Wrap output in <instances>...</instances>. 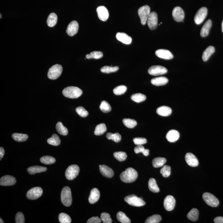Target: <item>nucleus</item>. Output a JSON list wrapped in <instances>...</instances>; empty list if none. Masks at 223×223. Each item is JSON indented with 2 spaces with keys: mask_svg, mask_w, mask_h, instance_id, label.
<instances>
[{
  "mask_svg": "<svg viewBox=\"0 0 223 223\" xmlns=\"http://www.w3.org/2000/svg\"><path fill=\"white\" fill-rule=\"evenodd\" d=\"M125 200L129 205L138 207L143 206L146 204V203L142 198L138 197L134 195L126 196L125 198Z\"/></svg>",
  "mask_w": 223,
  "mask_h": 223,
  "instance_id": "nucleus-4",
  "label": "nucleus"
},
{
  "mask_svg": "<svg viewBox=\"0 0 223 223\" xmlns=\"http://www.w3.org/2000/svg\"><path fill=\"white\" fill-rule=\"evenodd\" d=\"M107 131V127L105 124H100L96 126L94 131L95 135L100 136L103 134Z\"/></svg>",
  "mask_w": 223,
  "mask_h": 223,
  "instance_id": "nucleus-35",
  "label": "nucleus"
},
{
  "mask_svg": "<svg viewBox=\"0 0 223 223\" xmlns=\"http://www.w3.org/2000/svg\"><path fill=\"white\" fill-rule=\"evenodd\" d=\"M221 28H222V31L223 33V20L222 22V25H221Z\"/></svg>",
  "mask_w": 223,
  "mask_h": 223,
  "instance_id": "nucleus-58",
  "label": "nucleus"
},
{
  "mask_svg": "<svg viewBox=\"0 0 223 223\" xmlns=\"http://www.w3.org/2000/svg\"><path fill=\"white\" fill-rule=\"evenodd\" d=\"M114 157L120 162L125 161L127 157V154L124 152H116L114 153Z\"/></svg>",
  "mask_w": 223,
  "mask_h": 223,
  "instance_id": "nucleus-43",
  "label": "nucleus"
},
{
  "mask_svg": "<svg viewBox=\"0 0 223 223\" xmlns=\"http://www.w3.org/2000/svg\"><path fill=\"white\" fill-rule=\"evenodd\" d=\"M42 189L41 187H34L30 189L27 194V198L30 200H36L40 197L42 195Z\"/></svg>",
  "mask_w": 223,
  "mask_h": 223,
  "instance_id": "nucleus-10",
  "label": "nucleus"
},
{
  "mask_svg": "<svg viewBox=\"0 0 223 223\" xmlns=\"http://www.w3.org/2000/svg\"><path fill=\"white\" fill-rule=\"evenodd\" d=\"M62 67L61 65L56 64L54 65L49 70L48 76L51 80H55L58 78L62 72Z\"/></svg>",
  "mask_w": 223,
  "mask_h": 223,
  "instance_id": "nucleus-5",
  "label": "nucleus"
},
{
  "mask_svg": "<svg viewBox=\"0 0 223 223\" xmlns=\"http://www.w3.org/2000/svg\"><path fill=\"white\" fill-rule=\"evenodd\" d=\"M103 57V53L101 51H94L91 52L89 54L86 55V58L90 59L94 58L95 59H99Z\"/></svg>",
  "mask_w": 223,
  "mask_h": 223,
  "instance_id": "nucleus-41",
  "label": "nucleus"
},
{
  "mask_svg": "<svg viewBox=\"0 0 223 223\" xmlns=\"http://www.w3.org/2000/svg\"><path fill=\"white\" fill-rule=\"evenodd\" d=\"M134 143L136 145H142L145 144L147 142V140L144 138H135L134 139Z\"/></svg>",
  "mask_w": 223,
  "mask_h": 223,
  "instance_id": "nucleus-53",
  "label": "nucleus"
},
{
  "mask_svg": "<svg viewBox=\"0 0 223 223\" xmlns=\"http://www.w3.org/2000/svg\"><path fill=\"white\" fill-rule=\"evenodd\" d=\"M214 221L215 223H223V217L218 216L214 219Z\"/></svg>",
  "mask_w": 223,
  "mask_h": 223,
  "instance_id": "nucleus-56",
  "label": "nucleus"
},
{
  "mask_svg": "<svg viewBox=\"0 0 223 223\" xmlns=\"http://www.w3.org/2000/svg\"><path fill=\"white\" fill-rule=\"evenodd\" d=\"M0 221H0V223H4L3 220H2V219H1V218L0 219Z\"/></svg>",
  "mask_w": 223,
  "mask_h": 223,
  "instance_id": "nucleus-59",
  "label": "nucleus"
},
{
  "mask_svg": "<svg viewBox=\"0 0 223 223\" xmlns=\"http://www.w3.org/2000/svg\"><path fill=\"white\" fill-rule=\"evenodd\" d=\"M148 188L149 190L153 193H158L160 189L156 183V180L153 178H150L148 182Z\"/></svg>",
  "mask_w": 223,
  "mask_h": 223,
  "instance_id": "nucleus-32",
  "label": "nucleus"
},
{
  "mask_svg": "<svg viewBox=\"0 0 223 223\" xmlns=\"http://www.w3.org/2000/svg\"><path fill=\"white\" fill-rule=\"evenodd\" d=\"M16 223H24L25 220L24 216L22 213L17 212L16 216Z\"/></svg>",
  "mask_w": 223,
  "mask_h": 223,
  "instance_id": "nucleus-54",
  "label": "nucleus"
},
{
  "mask_svg": "<svg viewBox=\"0 0 223 223\" xmlns=\"http://www.w3.org/2000/svg\"><path fill=\"white\" fill-rule=\"evenodd\" d=\"M146 97L145 95L142 93H136L132 95L131 96V99L134 102L139 103L143 102L146 100Z\"/></svg>",
  "mask_w": 223,
  "mask_h": 223,
  "instance_id": "nucleus-37",
  "label": "nucleus"
},
{
  "mask_svg": "<svg viewBox=\"0 0 223 223\" xmlns=\"http://www.w3.org/2000/svg\"><path fill=\"white\" fill-rule=\"evenodd\" d=\"M172 16L174 20L176 22H181L184 18V12L181 7H176L173 10Z\"/></svg>",
  "mask_w": 223,
  "mask_h": 223,
  "instance_id": "nucleus-14",
  "label": "nucleus"
},
{
  "mask_svg": "<svg viewBox=\"0 0 223 223\" xmlns=\"http://www.w3.org/2000/svg\"><path fill=\"white\" fill-rule=\"evenodd\" d=\"M180 134L176 130H171L169 131L166 135V139L169 142H176L180 138Z\"/></svg>",
  "mask_w": 223,
  "mask_h": 223,
  "instance_id": "nucleus-23",
  "label": "nucleus"
},
{
  "mask_svg": "<svg viewBox=\"0 0 223 223\" xmlns=\"http://www.w3.org/2000/svg\"><path fill=\"white\" fill-rule=\"evenodd\" d=\"M57 17L55 13H51L48 17L47 23L49 27H54L57 24Z\"/></svg>",
  "mask_w": 223,
  "mask_h": 223,
  "instance_id": "nucleus-29",
  "label": "nucleus"
},
{
  "mask_svg": "<svg viewBox=\"0 0 223 223\" xmlns=\"http://www.w3.org/2000/svg\"><path fill=\"white\" fill-rule=\"evenodd\" d=\"M0 16H1V17H0V18L1 19V17H2V16H1V14H0Z\"/></svg>",
  "mask_w": 223,
  "mask_h": 223,
  "instance_id": "nucleus-60",
  "label": "nucleus"
},
{
  "mask_svg": "<svg viewBox=\"0 0 223 223\" xmlns=\"http://www.w3.org/2000/svg\"><path fill=\"white\" fill-rule=\"evenodd\" d=\"M100 109L102 112L107 113L111 111V105L107 101H102L100 106Z\"/></svg>",
  "mask_w": 223,
  "mask_h": 223,
  "instance_id": "nucleus-44",
  "label": "nucleus"
},
{
  "mask_svg": "<svg viewBox=\"0 0 223 223\" xmlns=\"http://www.w3.org/2000/svg\"><path fill=\"white\" fill-rule=\"evenodd\" d=\"M171 168L168 165H165L160 170V173L165 178H167L170 176L171 174Z\"/></svg>",
  "mask_w": 223,
  "mask_h": 223,
  "instance_id": "nucleus-50",
  "label": "nucleus"
},
{
  "mask_svg": "<svg viewBox=\"0 0 223 223\" xmlns=\"http://www.w3.org/2000/svg\"><path fill=\"white\" fill-rule=\"evenodd\" d=\"M139 16L142 25H145L150 14V9L148 5H145L140 7L138 10Z\"/></svg>",
  "mask_w": 223,
  "mask_h": 223,
  "instance_id": "nucleus-6",
  "label": "nucleus"
},
{
  "mask_svg": "<svg viewBox=\"0 0 223 223\" xmlns=\"http://www.w3.org/2000/svg\"><path fill=\"white\" fill-rule=\"evenodd\" d=\"M101 221V219L98 216L92 217L89 219L87 221V223H100Z\"/></svg>",
  "mask_w": 223,
  "mask_h": 223,
  "instance_id": "nucleus-55",
  "label": "nucleus"
},
{
  "mask_svg": "<svg viewBox=\"0 0 223 223\" xmlns=\"http://www.w3.org/2000/svg\"><path fill=\"white\" fill-rule=\"evenodd\" d=\"M16 183V179L10 175L2 176L0 180V185L2 186H12L15 184Z\"/></svg>",
  "mask_w": 223,
  "mask_h": 223,
  "instance_id": "nucleus-16",
  "label": "nucleus"
},
{
  "mask_svg": "<svg viewBox=\"0 0 223 223\" xmlns=\"http://www.w3.org/2000/svg\"><path fill=\"white\" fill-rule=\"evenodd\" d=\"M76 113L82 117H86L89 115V112L84 107L80 106L76 109Z\"/></svg>",
  "mask_w": 223,
  "mask_h": 223,
  "instance_id": "nucleus-51",
  "label": "nucleus"
},
{
  "mask_svg": "<svg viewBox=\"0 0 223 223\" xmlns=\"http://www.w3.org/2000/svg\"><path fill=\"white\" fill-rule=\"evenodd\" d=\"M138 176L137 171L132 168L130 167L121 173L120 178L123 182L130 183L136 181Z\"/></svg>",
  "mask_w": 223,
  "mask_h": 223,
  "instance_id": "nucleus-1",
  "label": "nucleus"
},
{
  "mask_svg": "<svg viewBox=\"0 0 223 223\" xmlns=\"http://www.w3.org/2000/svg\"><path fill=\"white\" fill-rule=\"evenodd\" d=\"M61 200L65 206L69 207L72 204V193L69 187H65L62 189L61 193Z\"/></svg>",
  "mask_w": 223,
  "mask_h": 223,
  "instance_id": "nucleus-3",
  "label": "nucleus"
},
{
  "mask_svg": "<svg viewBox=\"0 0 223 223\" xmlns=\"http://www.w3.org/2000/svg\"><path fill=\"white\" fill-rule=\"evenodd\" d=\"M106 137L108 140H112L116 143L120 142L121 139V135L118 133L115 134L108 133L106 134Z\"/></svg>",
  "mask_w": 223,
  "mask_h": 223,
  "instance_id": "nucleus-39",
  "label": "nucleus"
},
{
  "mask_svg": "<svg viewBox=\"0 0 223 223\" xmlns=\"http://www.w3.org/2000/svg\"><path fill=\"white\" fill-rule=\"evenodd\" d=\"M82 91L75 86H69L64 89L62 94L65 97L70 98H77L82 95Z\"/></svg>",
  "mask_w": 223,
  "mask_h": 223,
  "instance_id": "nucleus-2",
  "label": "nucleus"
},
{
  "mask_svg": "<svg viewBox=\"0 0 223 223\" xmlns=\"http://www.w3.org/2000/svg\"><path fill=\"white\" fill-rule=\"evenodd\" d=\"M156 112L158 115L163 116H170L172 113V110L170 107L166 106H162L157 109Z\"/></svg>",
  "mask_w": 223,
  "mask_h": 223,
  "instance_id": "nucleus-25",
  "label": "nucleus"
},
{
  "mask_svg": "<svg viewBox=\"0 0 223 223\" xmlns=\"http://www.w3.org/2000/svg\"><path fill=\"white\" fill-rule=\"evenodd\" d=\"M40 161L42 163L45 165H51L56 162V159L52 157L49 156H43L40 159Z\"/></svg>",
  "mask_w": 223,
  "mask_h": 223,
  "instance_id": "nucleus-40",
  "label": "nucleus"
},
{
  "mask_svg": "<svg viewBox=\"0 0 223 223\" xmlns=\"http://www.w3.org/2000/svg\"><path fill=\"white\" fill-rule=\"evenodd\" d=\"M168 82L167 78L161 76L152 79L151 83L152 84L156 86H161L166 84Z\"/></svg>",
  "mask_w": 223,
  "mask_h": 223,
  "instance_id": "nucleus-26",
  "label": "nucleus"
},
{
  "mask_svg": "<svg viewBox=\"0 0 223 223\" xmlns=\"http://www.w3.org/2000/svg\"><path fill=\"white\" fill-rule=\"evenodd\" d=\"M199 211L197 209H192L187 215L188 218L192 221H195L198 219Z\"/></svg>",
  "mask_w": 223,
  "mask_h": 223,
  "instance_id": "nucleus-31",
  "label": "nucleus"
},
{
  "mask_svg": "<svg viewBox=\"0 0 223 223\" xmlns=\"http://www.w3.org/2000/svg\"><path fill=\"white\" fill-rule=\"evenodd\" d=\"M5 150L3 148H0V160H1V159L3 158Z\"/></svg>",
  "mask_w": 223,
  "mask_h": 223,
  "instance_id": "nucleus-57",
  "label": "nucleus"
},
{
  "mask_svg": "<svg viewBox=\"0 0 223 223\" xmlns=\"http://www.w3.org/2000/svg\"><path fill=\"white\" fill-rule=\"evenodd\" d=\"M207 15V9L206 7H202L197 12L195 17L194 21L197 25H200L202 23L206 18Z\"/></svg>",
  "mask_w": 223,
  "mask_h": 223,
  "instance_id": "nucleus-9",
  "label": "nucleus"
},
{
  "mask_svg": "<svg viewBox=\"0 0 223 223\" xmlns=\"http://www.w3.org/2000/svg\"><path fill=\"white\" fill-rule=\"evenodd\" d=\"M162 217L159 215H153L148 218L146 220V223H159L161 221Z\"/></svg>",
  "mask_w": 223,
  "mask_h": 223,
  "instance_id": "nucleus-47",
  "label": "nucleus"
},
{
  "mask_svg": "<svg viewBox=\"0 0 223 223\" xmlns=\"http://www.w3.org/2000/svg\"><path fill=\"white\" fill-rule=\"evenodd\" d=\"M147 22L148 27L150 30L155 29L157 27L158 23L157 15L156 12H151L148 19Z\"/></svg>",
  "mask_w": 223,
  "mask_h": 223,
  "instance_id": "nucleus-13",
  "label": "nucleus"
},
{
  "mask_svg": "<svg viewBox=\"0 0 223 223\" xmlns=\"http://www.w3.org/2000/svg\"><path fill=\"white\" fill-rule=\"evenodd\" d=\"M212 22L211 20L209 19L205 23L200 31V36L205 37L209 34V32L212 27Z\"/></svg>",
  "mask_w": 223,
  "mask_h": 223,
  "instance_id": "nucleus-24",
  "label": "nucleus"
},
{
  "mask_svg": "<svg viewBox=\"0 0 223 223\" xmlns=\"http://www.w3.org/2000/svg\"><path fill=\"white\" fill-rule=\"evenodd\" d=\"M80 169L77 165H71L67 168L66 171V176L67 180H73L76 178L79 172Z\"/></svg>",
  "mask_w": 223,
  "mask_h": 223,
  "instance_id": "nucleus-7",
  "label": "nucleus"
},
{
  "mask_svg": "<svg viewBox=\"0 0 223 223\" xmlns=\"http://www.w3.org/2000/svg\"><path fill=\"white\" fill-rule=\"evenodd\" d=\"M134 152L136 154L142 152L145 156H148L149 155V150L148 149H146L142 145H138L134 149Z\"/></svg>",
  "mask_w": 223,
  "mask_h": 223,
  "instance_id": "nucleus-45",
  "label": "nucleus"
},
{
  "mask_svg": "<svg viewBox=\"0 0 223 223\" xmlns=\"http://www.w3.org/2000/svg\"><path fill=\"white\" fill-rule=\"evenodd\" d=\"M123 123L126 127L128 128L132 129L135 127L137 125V122L135 120L131 119H124L123 120Z\"/></svg>",
  "mask_w": 223,
  "mask_h": 223,
  "instance_id": "nucleus-42",
  "label": "nucleus"
},
{
  "mask_svg": "<svg viewBox=\"0 0 223 223\" xmlns=\"http://www.w3.org/2000/svg\"><path fill=\"white\" fill-rule=\"evenodd\" d=\"M79 24L76 21L71 22L67 27L66 32L71 37L74 36L77 33L79 30Z\"/></svg>",
  "mask_w": 223,
  "mask_h": 223,
  "instance_id": "nucleus-17",
  "label": "nucleus"
},
{
  "mask_svg": "<svg viewBox=\"0 0 223 223\" xmlns=\"http://www.w3.org/2000/svg\"><path fill=\"white\" fill-rule=\"evenodd\" d=\"M155 55L160 58L165 60H170L173 58V56L170 51L165 49H159L155 52Z\"/></svg>",
  "mask_w": 223,
  "mask_h": 223,
  "instance_id": "nucleus-19",
  "label": "nucleus"
},
{
  "mask_svg": "<svg viewBox=\"0 0 223 223\" xmlns=\"http://www.w3.org/2000/svg\"><path fill=\"white\" fill-rule=\"evenodd\" d=\"M119 67L117 66H115V67H110V66H104L101 68V72L102 73H111L112 72H116V71H118Z\"/></svg>",
  "mask_w": 223,
  "mask_h": 223,
  "instance_id": "nucleus-48",
  "label": "nucleus"
},
{
  "mask_svg": "<svg viewBox=\"0 0 223 223\" xmlns=\"http://www.w3.org/2000/svg\"><path fill=\"white\" fill-rule=\"evenodd\" d=\"M167 69L160 66H152L148 70L149 74L152 76H158L165 74L167 73Z\"/></svg>",
  "mask_w": 223,
  "mask_h": 223,
  "instance_id": "nucleus-11",
  "label": "nucleus"
},
{
  "mask_svg": "<svg viewBox=\"0 0 223 223\" xmlns=\"http://www.w3.org/2000/svg\"><path fill=\"white\" fill-rule=\"evenodd\" d=\"M203 198L207 205L212 207H217L220 204L218 199L210 193H204L203 195Z\"/></svg>",
  "mask_w": 223,
  "mask_h": 223,
  "instance_id": "nucleus-8",
  "label": "nucleus"
},
{
  "mask_svg": "<svg viewBox=\"0 0 223 223\" xmlns=\"http://www.w3.org/2000/svg\"><path fill=\"white\" fill-rule=\"evenodd\" d=\"M116 217L119 221L122 223H130L131 220L122 212H119L116 215Z\"/></svg>",
  "mask_w": 223,
  "mask_h": 223,
  "instance_id": "nucleus-38",
  "label": "nucleus"
},
{
  "mask_svg": "<svg viewBox=\"0 0 223 223\" xmlns=\"http://www.w3.org/2000/svg\"><path fill=\"white\" fill-rule=\"evenodd\" d=\"M56 130L57 132L62 136H66L68 134V131L67 128L65 127L61 122L57 123L56 126Z\"/></svg>",
  "mask_w": 223,
  "mask_h": 223,
  "instance_id": "nucleus-34",
  "label": "nucleus"
},
{
  "mask_svg": "<svg viewBox=\"0 0 223 223\" xmlns=\"http://www.w3.org/2000/svg\"><path fill=\"white\" fill-rule=\"evenodd\" d=\"M166 158L164 157H157L152 160V165L154 167L159 168L163 166L166 162Z\"/></svg>",
  "mask_w": 223,
  "mask_h": 223,
  "instance_id": "nucleus-30",
  "label": "nucleus"
},
{
  "mask_svg": "<svg viewBox=\"0 0 223 223\" xmlns=\"http://www.w3.org/2000/svg\"><path fill=\"white\" fill-rule=\"evenodd\" d=\"M215 52V48L212 46H210L206 49L203 53L202 58L203 61L206 62L208 60L210 56Z\"/></svg>",
  "mask_w": 223,
  "mask_h": 223,
  "instance_id": "nucleus-28",
  "label": "nucleus"
},
{
  "mask_svg": "<svg viewBox=\"0 0 223 223\" xmlns=\"http://www.w3.org/2000/svg\"><path fill=\"white\" fill-rule=\"evenodd\" d=\"M100 171L101 173L105 177L111 178L114 175L113 170L106 165H100Z\"/></svg>",
  "mask_w": 223,
  "mask_h": 223,
  "instance_id": "nucleus-20",
  "label": "nucleus"
},
{
  "mask_svg": "<svg viewBox=\"0 0 223 223\" xmlns=\"http://www.w3.org/2000/svg\"><path fill=\"white\" fill-rule=\"evenodd\" d=\"M185 160L188 165L192 167H195L198 165L199 162L197 158L191 153H187L185 156Z\"/></svg>",
  "mask_w": 223,
  "mask_h": 223,
  "instance_id": "nucleus-18",
  "label": "nucleus"
},
{
  "mask_svg": "<svg viewBox=\"0 0 223 223\" xmlns=\"http://www.w3.org/2000/svg\"><path fill=\"white\" fill-rule=\"evenodd\" d=\"M101 221H103V223H112V220H111V216H110V214L107 213H102L101 214Z\"/></svg>",
  "mask_w": 223,
  "mask_h": 223,
  "instance_id": "nucleus-52",
  "label": "nucleus"
},
{
  "mask_svg": "<svg viewBox=\"0 0 223 223\" xmlns=\"http://www.w3.org/2000/svg\"><path fill=\"white\" fill-rule=\"evenodd\" d=\"M47 171L46 167L39 166H30L27 169V171L30 175H33L38 173L45 172Z\"/></svg>",
  "mask_w": 223,
  "mask_h": 223,
  "instance_id": "nucleus-27",
  "label": "nucleus"
},
{
  "mask_svg": "<svg viewBox=\"0 0 223 223\" xmlns=\"http://www.w3.org/2000/svg\"><path fill=\"white\" fill-rule=\"evenodd\" d=\"M98 16L100 20L102 21H106L108 19L109 14L108 10L105 6H100L97 7Z\"/></svg>",
  "mask_w": 223,
  "mask_h": 223,
  "instance_id": "nucleus-15",
  "label": "nucleus"
},
{
  "mask_svg": "<svg viewBox=\"0 0 223 223\" xmlns=\"http://www.w3.org/2000/svg\"><path fill=\"white\" fill-rule=\"evenodd\" d=\"M127 90V87L124 85H120L115 87L113 89V93L116 95H121L125 93Z\"/></svg>",
  "mask_w": 223,
  "mask_h": 223,
  "instance_id": "nucleus-49",
  "label": "nucleus"
},
{
  "mask_svg": "<svg viewBox=\"0 0 223 223\" xmlns=\"http://www.w3.org/2000/svg\"><path fill=\"white\" fill-rule=\"evenodd\" d=\"M48 143L54 146H58L61 144V141L59 137L56 134H53L52 137L47 140Z\"/></svg>",
  "mask_w": 223,
  "mask_h": 223,
  "instance_id": "nucleus-36",
  "label": "nucleus"
},
{
  "mask_svg": "<svg viewBox=\"0 0 223 223\" xmlns=\"http://www.w3.org/2000/svg\"><path fill=\"white\" fill-rule=\"evenodd\" d=\"M12 139L17 142H24L28 139V136L26 134L14 133L12 135Z\"/></svg>",
  "mask_w": 223,
  "mask_h": 223,
  "instance_id": "nucleus-33",
  "label": "nucleus"
},
{
  "mask_svg": "<svg viewBox=\"0 0 223 223\" xmlns=\"http://www.w3.org/2000/svg\"><path fill=\"white\" fill-rule=\"evenodd\" d=\"M116 38L118 41L125 44H130L132 42V38L126 33L118 32L116 34Z\"/></svg>",
  "mask_w": 223,
  "mask_h": 223,
  "instance_id": "nucleus-22",
  "label": "nucleus"
},
{
  "mask_svg": "<svg viewBox=\"0 0 223 223\" xmlns=\"http://www.w3.org/2000/svg\"><path fill=\"white\" fill-rule=\"evenodd\" d=\"M175 204L176 200L175 198L171 195H168L164 200V207L168 211H171L173 210L175 208Z\"/></svg>",
  "mask_w": 223,
  "mask_h": 223,
  "instance_id": "nucleus-12",
  "label": "nucleus"
},
{
  "mask_svg": "<svg viewBox=\"0 0 223 223\" xmlns=\"http://www.w3.org/2000/svg\"><path fill=\"white\" fill-rule=\"evenodd\" d=\"M100 193L99 190L97 188H93L91 190L89 197V201L90 204H93L98 201L100 198Z\"/></svg>",
  "mask_w": 223,
  "mask_h": 223,
  "instance_id": "nucleus-21",
  "label": "nucleus"
},
{
  "mask_svg": "<svg viewBox=\"0 0 223 223\" xmlns=\"http://www.w3.org/2000/svg\"><path fill=\"white\" fill-rule=\"evenodd\" d=\"M59 220L61 223H71L72 222L71 217L67 214L61 213L59 215Z\"/></svg>",
  "mask_w": 223,
  "mask_h": 223,
  "instance_id": "nucleus-46",
  "label": "nucleus"
}]
</instances>
